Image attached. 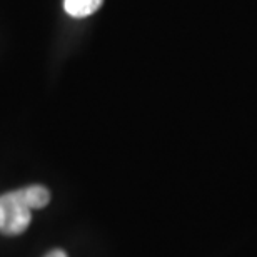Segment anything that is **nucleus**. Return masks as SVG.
<instances>
[{
	"mask_svg": "<svg viewBox=\"0 0 257 257\" xmlns=\"http://www.w3.org/2000/svg\"><path fill=\"white\" fill-rule=\"evenodd\" d=\"M45 257H67V254L64 252V250L60 249H55V250H50V252L45 255Z\"/></svg>",
	"mask_w": 257,
	"mask_h": 257,
	"instance_id": "20e7f679",
	"label": "nucleus"
},
{
	"mask_svg": "<svg viewBox=\"0 0 257 257\" xmlns=\"http://www.w3.org/2000/svg\"><path fill=\"white\" fill-rule=\"evenodd\" d=\"M104 0H64V9L70 17L84 19L99 10Z\"/></svg>",
	"mask_w": 257,
	"mask_h": 257,
	"instance_id": "f03ea898",
	"label": "nucleus"
},
{
	"mask_svg": "<svg viewBox=\"0 0 257 257\" xmlns=\"http://www.w3.org/2000/svg\"><path fill=\"white\" fill-rule=\"evenodd\" d=\"M20 194H22L24 200L27 202L30 209H42L49 204L50 200V194L44 186H29L20 189Z\"/></svg>",
	"mask_w": 257,
	"mask_h": 257,
	"instance_id": "7ed1b4c3",
	"label": "nucleus"
},
{
	"mask_svg": "<svg viewBox=\"0 0 257 257\" xmlns=\"http://www.w3.org/2000/svg\"><path fill=\"white\" fill-rule=\"evenodd\" d=\"M32 209L19 191L0 195V232L5 235H19L30 225Z\"/></svg>",
	"mask_w": 257,
	"mask_h": 257,
	"instance_id": "f257e3e1",
	"label": "nucleus"
}]
</instances>
